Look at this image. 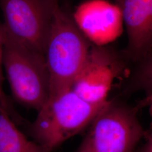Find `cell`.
<instances>
[{
    "instance_id": "1",
    "label": "cell",
    "mask_w": 152,
    "mask_h": 152,
    "mask_svg": "<svg viewBox=\"0 0 152 152\" xmlns=\"http://www.w3.org/2000/svg\"><path fill=\"white\" fill-rule=\"evenodd\" d=\"M92 45L73 15L57 2L44 54L50 78L49 98L71 89Z\"/></svg>"
},
{
    "instance_id": "2",
    "label": "cell",
    "mask_w": 152,
    "mask_h": 152,
    "mask_svg": "<svg viewBox=\"0 0 152 152\" xmlns=\"http://www.w3.org/2000/svg\"><path fill=\"white\" fill-rule=\"evenodd\" d=\"M1 65L14 100L38 112L47 102L50 78L45 56L16 41L0 24Z\"/></svg>"
},
{
    "instance_id": "3",
    "label": "cell",
    "mask_w": 152,
    "mask_h": 152,
    "mask_svg": "<svg viewBox=\"0 0 152 152\" xmlns=\"http://www.w3.org/2000/svg\"><path fill=\"white\" fill-rule=\"evenodd\" d=\"M145 98L135 106L108 100L88 126L75 152H134L145 135L139 118L140 109L151 103Z\"/></svg>"
},
{
    "instance_id": "4",
    "label": "cell",
    "mask_w": 152,
    "mask_h": 152,
    "mask_svg": "<svg viewBox=\"0 0 152 152\" xmlns=\"http://www.w3.org/2000/svg\"><path fill=\"white\" fill-rule=\"evenodd\" d=\"M107 101L90 103L68 90L48 99L29 125V132L35 142L51 152L86 129Z\"/></svg>"
},
{
    "instance_id": "5",
    "label": "cell",
    "mask_w": 152,
    "mask_h": 152,
    "mask_svg": "<svg viewBox=\"0 0 152 152\" xmlns=\"http://www.w3.org/2000/svg\"><path fill=\"white\" fill-rule=\"evenodd\" d=\"M58 0H0L4 22L12 37L44 55Z\"/></svg>"
},
{
    "instance_id": "6",
    "label": "cell",
    "mask_w": 152,
    "mask_h": 152,
    "mask_svg": "<svg viewBox=\"0 0 152 152\" xmlns=\"http://www.w3.org/2000/svg\"><path fill=\"white\" fill-rule=\"evenodd\" d=\"M128 62L122 51L106 45H92L71 89L90 103H105L113 82L125 73Z\"/></svg>"
},
{
    "instance_id": "7",
    "label": "cell",
    "mask_w": 152,
    "mask_h": 152,
    "mask_svg": "<svg viewBox=\"0 0 152 152\" xmlns=\"http://www.w3.org/2000/svg\"><path fill=\"white\" fill-rule=\"evenodd\" d=\"M126 29L127 44L122 51L134 63L152 53V0H114Z\"/></svg>"
},
{
    "instance_id": "8",
    "label": "cell",
    "mask_w": 152,
    "mask_h": 152,
    "mask_svg": "<svg viewBox=\"0 0 152 152\" xmlns=\"http://www.w3.org/2000/svg\"><path fill=\"white\" fill-rule=\"evenodd\" d=\"M72 15L80 30L95 45H107L122 32L118 7L105 0H88L79 6Z\"/></svg>"
},
{
    "instance_id": "9",
    "label": "cell",
    "mask_w": 152,
    "mask_h": 152,
    "mask_svg": "<svg viewBox=\"0 0 152 152\" xmlns=\"http://www.w3.org/2000/svg\"><path fill=\"white\" fill-rule=\"evenodd\" d=\"M0 152H51L35 141H30L16 127L9 113L0 112Z\"/></svg>"
},
{
    "instance_id": "10",
    "label": "cell",
    "mask_w": 152,
    "mask_h": 152,
    "mask_svg": "<svg viewBox=\"0 0 152 152\" xmlns=\"http://www.w3.org/2000/svg\"><path fill=\"white\" fill-rule=\"evenodd\" d=\"M135 64L136 65L125 85L124 93L130 95L137 91H143L146 98L152 99V53Z\"/></svg>"
},
{
    "instance_id": "11",
    "label": "cell",
    "mask_w": 152,
    "mask_h": 152,
    "mask_svg": "<svg viewBox=\"0 0 152 152\" xmlns=\"http://www.w3.org/2000/svg\"><path fill=\"white\" fill-rule=\"evenodd\" d=\"M144 139L145 141L143 143H141V144L140 143L134 152H152V131H145Z\"/></svg>"
},
{
    "instance_id": "12",
    "label": "cell",
    "mask_w": 152,
    "mask_h": 152,
    "mask_svg": "<svg viewBox=\"0 0 152 152\" xmlns=\"http://www.w3.org/2000/svg\"><path fill=\"white\" fill-rule=\"evenodd\" d=\"M2 80L0 79V103L3 107L7 108L9 106L10 104L9 103L8 100H7L5 95L3 91L2 88Z\"/></svg>"
},
{
    "instance_id": "13",
    "label": "cell",
    "mask_w": 152,
    "mask_h": 152,
    "mask_svg": "<svg viewBox=\"0 0 152 152\" xmlns=\"http://www.w3.org/2000/svg\"><path fill=\"white\" fill-rule=\"evenodd\" d=\"M4 110H6V111H7L6 109H5L3 108V107L2 106V105H1V103H0V112H2V111H4ZM8 113H9V112H8Z\"/></svg>"
}]
</instances>
